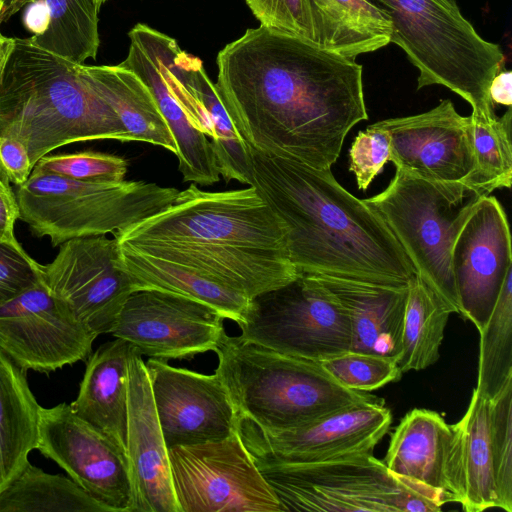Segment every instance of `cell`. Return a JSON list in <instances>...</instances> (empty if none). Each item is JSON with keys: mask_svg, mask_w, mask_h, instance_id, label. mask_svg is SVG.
I'll return each mask as SVG.
<instances>
[{"mask_svg": "<svg viewBox=\"0 0 512 512\" xmlns=\"http://www.w3.org/2000/svg\"><path fill=\"white\" fill-rule=\"evenodd\" d=\"M479 335L475 390L492 400L512 379V271L507 274L493 311Z\"/></svg>", "mask_w": 512, "mask_h": 512, "instance_id": "e575fe53", "label": "cell"}, {"mask_svg": "<svg viewBox=\"0 0 512 512\" xmlns=\"http://www.w3.org/2000/svg\"><path fill=\"white\" fill-rule=\"evenodd\" d=\"M216 63L236 133L262 153L331 169L349 131L368 119L362 66L299 37L251 28Z\"/></svg>", "mask_w": 512, "mask_h": 512, "instance_id": "6da1fadb", "label": "cell"}, {"mask_svg": "<svg viewBox=\"0 0 512 512\" xmlns=\"http://www.w3.org/2000/svg\"><path fill=\"white\" fill-rule=\"evenodd\" d=\"M249 149L250 186L283 223L297 273L409 285L416 273L393 233L331 169Z\"/></svg>", "mask_w": 512, "mask_h": 512, "instance_id": "7a4b0ae2", "label": "cell"}, {"mask_svg": "<svg viewBox=\"0 0 512 512\" xmlns=\"http://www.w3.org/2000/svg\"><path fill=\"white\" fill-rule=\"evenodd\" d=\"M490 438L499 508L512 511V379L490 400Z\"/></svg>", "mask_w": 512, "mask_h": 512, "instance_id": "d590c367", "label": "cell"}, {"mask_svg": "<svg viewBox=\"0 0 512 512\" xmlns=\"http://www.w3.org/2000/svg\"><path fill=\"white\" fill-rule=\"evenodd\" d=\"M129 51L121 66L133 71L149 88L170 127L177 145L178 168L184 182L210 186L220 180V170L210 140L190 122L170 89L144 35L142 23L128 33Z\"/></svg>", "mask_w": 512, "mask_h": 512, "instance_id": "603a6c76", "label": "cell"}, {"mask_svg": "<svg viewBox=\"0 0 512 512\" xmlns=\"http://www.w3.org/2000/svg\"><path fill=\"white\" fill-rule=\"evenodd\" d=\"M0 512H108L70 477L30 462L0 493Z\"/></svg>", "mask_w": 512, "mask_h": 512, "instance_id": "1f68e13d", "label": "cell"}, {"mask_svg": "<svg viewBox=\"0 0 512 512\" xmlns=\"http://www.w3.org/2000/svg\"><path fill=\"white\" fill-rule=\"evenodd\" d=\"M36 449L108 512H132L133 488L126 451L79 417L70 404L40 407Z\"/></svg>", "mask_w": 512, "mask_h": 512, "instance_id": "5bb4252c", "label": "cell"}, {"mask_svg": "<svg viewBox=\"0 0 512 512\" xmlns=\"http://www.w3.org/2000/svg\"><path fill=\"white\" fill-rule=\"evenodd\" d=\"M224 319L200 301L142 289L128 297L111 334L129 343L141 356L192 359L217 349L226 334Z\"/></svg>", "mask_w": 512, "mask_h": 512, "instance_id": "9a60e30c", "label": "cell"}, {"mask_svg": "<svg viewBox=\"0 0 512 512\" xmlns=\"http://www.w3.org/2000/svg\"><path fill=\"white\" fill-rule=\"evenodd\" d=\"M40 281V264L23 247L0 241V306Z\"/></svg>", "mask_w": 512, "mask_h": 512, "instance_id": "60d3db41", "label": "cell"}, {"mask_svg": "<svg viewBox=\"0 0 512 512\" xmlns=\"http://www.w3.org/2000/svg\"><path fill=\"white\" fill-rule=\"evenodd\" d=\"M483 196L464 182L429 181L396 169L382 192L363 199L393 233L416 275L458 314L451 249Z\"/></svg>", "mask_w": 512, "mask_h": 512, "instance_id": "ba28073f", "label": "cell"}, {"mask_svg": "<svg viewBox=\"0 0 512 512\" xmlns=\"http://www.w3.org/2000/svg\"><path fill=\"white\" fill-rule=\"evenodd\" d=\"M23 23L35 37L44 34L50 23L48 7L44 0L29 3L24 11Z\"/></svg>", "mask_w": 512, "mask_h": 512, "instance_id": "ee69618b", "label": "cell"}, {"mask_svg": "<svg viewBox=\"0 0 512 512\" xmlns=\"http://www.w3.org/2000/svg\"><path fill=\"white\" fill-rule=\"evenodd\" d=\"M119 245V244H118ZM123 268L131 276L135 289H157L176 293L205 303L225 319L241 322L250 298L177 264L120 246Z\"/></svg>", "mask_w": 512, "mask_h": 512, "instance_id": "f546056e", "label": "cell"}, {"mask_svg": "<svg viewBox=\"0 0 512 512\" xmlns=\"http://www.w3.org/2000/svg\"><path fill=\"white\" fill-rule=\"evenodd\" d=\"M143 32L191 124L210 140L220 175L226 181L236 180L250 186L249 146L236 133L201 60L156 29L144 24Z\"/></svg>", "mask_w": 512, "mask_h": 512, "instance_id": "d6986e66", "label": "cell"}, {"mask_svg": "<svg viewBox=\"0 0 512 512\" xmlns=\"http://www.w3.org/2000/svg\"><path fill=\"white\" fill-rule=\"evenodd\" d=\"M389 137L396 169L435 182H463L474 166L470 116L449 99L429 111L371 124Z\"/></svg>", "mask_w": 512, "mask_h": 512, "instance_id": "ffe728a7", "label": "cell"}, {"mask_svg": "<svg viewBox=\"0 0 512 512\" xmlns=\"http://www.w3.org/2000/svg\"><path fill=\"white\" fill-rule=\"evenodd\" d=\"M3 3H4V0H0V16H1L2 8H3Z\"/></svg>", "mask_w": 512, "mask_h": 512, "instance_id": "c3c4849f", "label": "cell"}, {"mask_svg": "<svg viewBox=\"0 0 512 512\" xmlns=\"http://www.w3.org/2000/svg\"><path fill=\"white\" fill-rule=\"evenodd\" d=\"M41 281L97 336L111 333L128 297L136 291L123 268L115 238L70 239L52 262L40 264Z\"/></svg>", "mask_w": 512, "mask_h": 512, "instance_id": "4fadbf2b", "label": "cell"}, {"mask_svg": "<svg viewBox=\"0 0 512 512\" xmlns=\"http://www.w3.org/2000/svg\"><path fill=\"white\" fill-rule=\"evenodd\" d=\"M153 402L167 448L227 438L238 414L222 379L150 358L146 363Z\"/></svg>", "mask_w": 512, "mask_h": 512, "instance_id": "e0dca14e", "label": "cell"}, {"mask_svg": "<svg viewBox=\"0 0 512 512\" xmlns=\"http://www.w3.org/2000/svg\"><path fill=\"white\" fill-rule=\"evenodd\" d=\"M40 407L26 371L0 348V493L21 473L36 449Z\"/></svg>", "mask_w": 512, "mask_h": 512, "instance_id": "83f0119b", "label": "cell"}, {"mask_svg": "<svg viewBox=\"0 0 512 512\" xmlns=\"http://www.w3.org/2000/svg\"><path fill=\"white\" fill-rule=\"evenodd\" d=\"M453 308L418 275L408 285L401 350L397 364L402 373L423 370L440 357L444 330Z\"/></svg>", "mask_w": 512, "mask_h": 512, "instance_id": "4dcf8cb0", "label": "cell"}, {"mask_svg": "<svg viewBox=\"0 0 512 512\" xmlns=\"http://www.w3.org/2000/svg\"><path fill=\"white\" fill-rule=\"evenodd\" d=\"M77 68L117 114L131 142L157 145L177 155L174 136L153 94L133 71L120 64H77Z\"/></svg>", "mask_w": 512, "mask_h": 512, "instance_id": "484cf974", "label": "cell"}, {"mask_svg": "<svg viewBox=\"0 0 512 512\" xmlns=\"http://www.w3.org/2000/svg\"><path fill=\"white\" fill-rule=\"evenodd\" d=\"M32 169L26 147L16 139L0 136V177L9 184L20 186Z\"/></svg>", "mask_w": 512, "mask_h": 512, "instance_id": "b9f144b4", "label": "cell"}, {"mask_svg": "<svg viewBox=\"0 0 512 512\" xmlns=\"http://www.w3.org/2000/svg\"><path fill=\"white\" fill-rule=\"evenodd\" d=\"M114 238L250 299L298 275L283 223L253 186L213 192L191 184L168 207Z\"/></svg>", "mask_w": 512, "mask_h": 512, "instance_id": "3957f363", "label": "cell"}, {"mask_svg": "<svg viewBox=\"0 0 512 512\" xmlns=\"http://www.w3.org/2000/svg\"><path fill=\"white\" fill-rule=\"evenodd\" d=\"M96 338L42 281L0 306V348L25 371L85 360Z\"/></svg>", "mask_w": 512, "mask_h": 512, "instance_id": "2e32d148", "label": "cell"}, {"mask_svg": "<svg viewBox=\"0 0 512 512\" xmlns=\"http://www.w3.org/2000/svg\"><path fill=\"white\" fill-rule=\"evenodd\" d=\"M168 454L179 512H283L237 431Z\"/></svg>", "mask_w": 512, "mask_h": 512, "instance_id": "8fae6325", "label": "cell"}, {"mask_svg": "<svg viewBox=\"0 0 512 512\" xmlns=\"http://www.w3.org/2000/svg\"><path fill=\"white\" fill-rule=\"evenodd\" d=\"M391 423V412L379 398L291 429H262L239 418L237 432L256 465L307 464L373 454Z\"/></svg>", "mask_w": 512, "mask_h": 512, "instance_id": "7c38bea8", "label": "cell"}, {"mask_svg": "<svg viewBox=\"0 0 512 512\" xmlns=\"http://www.w3.org/2000/svg\"><path fill=\"white\" fill-rule=\"evenodd\" d=\"M444 475L449 502L467 512L499 508L490 438V400L475 389L463 417L450 425Z\"/></svg>", "mask_w": 512, "mask_h": 512, "instance_id": "7402d4cb", "label": "cell"}, {"mask_svg": "<svg viewBox=\"0 0 512 512\" xmlns=\"http://www.w3.org/2000/svg\"><path fill=\"white\" fill-rule=\"evenodd\" d=\"M474 166L463 181L484 196L511 187L512 109L501 117L480 119L470 115Z\"/></svg>", "mask_w": 512, "mask_h": 512, "instance_id": "836d02e7", "label": "cell"}, {"mask_svg": "<svg viewBox=\"0 0 512 512\" xmlns=\"http://www.w3.org/2000/svg\"><path fill=\"white\" fill-rule=\"evenodd\" d=\"M15 47V38L0 33V83L10 55Z\"/></svg>", "mask_w": 512, "mask_h": 512, "instance_id": "bcb514c9", "label": "cell"}, {"mask_svg": "<svg viewBox=\"0 0 512 512\" xmlns=\"http://www.w3.org/2000/svg\"><path fill=\"white\" fill-rule=\"evenodd\" d=\"M240 337L274 351L323 361L351 350L349 316L314 276L290 282L250 299Z\"/></svg>", "mask_w": 512, "mask_h": 512, "instance_id": "30bf717a", "label": "cell"}, {"mask_svg": "<svg viewBox=\"0 0 512 512\" xmlns=\"http://www.w3.org/2000/svg\"><path fill=\"white\" fill-rule=\"evenodd\" d=\"M260 26L315 44L308 0H245Z\"/></svg>", "mask_w": 512, "mask_h": 512, "instance_id": "f35d334b", "label": "cell"}, {"mask_svg": "<svg viewBox=\"0 0 512 512\" xmlns=\"http://www.w3.org/2000/svg\"><path fill=\"white\" fill-rule=\"evenodd\" d=\"M215 372L238 418L268 430L291 429L327 414L379 398L339 384L321 362L283 354L225 334L214 351Z\"/></svg>", "mask_w": 512, "mask_h": 512, "instance_id": "5b68a950", "label": "cell"}, {"mask_svg": "<svg viewBox=\"0 0 512 512\" xmlns=\"http://www.w3.org/2000/svg\"><path fill=\"white\" fill-rule=\"evenodd\" d=\"M127 456L133 488L132 512H179L168 448L155 410L142 356L128 358Z\"/></svg>", "mask_w": 512, "mask_h": 512, "instance_id": "44dd1931", "label": "cell"}, {"mask_svg": "<svg viewBox=\"0 0 512 512\" xmlns=\"http://www.w3.org/2000/svg\"><path fill=\"white\" fill-rule=\"evenodd\" d=\"M489 97L493 104L512 105V72L499 71L489 85Z\"/></svg>", "mask_w": 512, "mask_h": 512, "instance_id": "f6af8a7d", "label": "cell"}, {"mask_svg": "<svg viewBox=\"0 0 512 512\" xmlns=\"http://www.w3.org/2000/svg\"><path fill=\"white\" fill-rule=\"evenodd\" d=\"M451 268L460 315L481 331L512 271L507 215L494 196H483L459 230L451 249Z\"/></svg>", "mask_w": 512, "mask_h": 512, "instance_id": "ac0fdd59", "label": "cell"}, {"mask_svg": "<svg viewBox=\"0 0 512 512\" xmlns=\"http://www.w3.org/2000/svg\"><path fill=\"white\" fill-rule=\"evenodd\" d=\"M19 219L53 246L80 237L113 235L168 207L178 190L144 181L90 183L32 169L17 186Z\"/></svg>", "mask_w": 512, "mask_h": 512, "instance_id": "52a82bcc", "label": "cell"}, {"mask_svg": "<svg viewBox=\"0 0 512 512\" xmlns=\"http://www.w3.org/2000/svg\"><path fill=\"white\" fill-rule=\"evenodd\" d=\"M35 0H4L3 8L0 16V24L7 21L13 14L19 11L24 5L34 2Z\"/></svg>", "mask_w": 512, "mask_h": 512, "instance_id": "7dc6e473", "label": "cell"}, {"mask_svg": "<svg viewBox=\"0 0 512 512\" xmlns=\"http://www.w3.org/2000/svg\"><path fill=\"white\" fill-rule=\"evenodd\" d=\"M367 1L388 17L390 42L418 69L417 89L442 85L469 103L472 116H496L488 90L504 53L480 36L454 0Z\"/></svg>", "mask_w": 512, "mask_h": 512, "instance_id": "8992f818", "label": "cell"}, {"mask_svg": "<svg viewBox=\"0 0 512 512\" xmlns=\"http://www.w3.org/2000/svg\"><path fill=\"white\" fill-rule=\"evenodd\" d=\"M50 23L44 34L31 36L38 46L77 64L95 59L100 45L99 8L94 0H44Z\"/></svg>", "mask_w": 512, "mask_h": 512, "instance_id": "d6a6232c", "label": "cell"}, {"mask_svg": "<svg viewBox=\"0 0 512 512\" xmlns=\"http://www.w3.org/2000/svg\"><path fill=\"white\" fill-rule=\"evenodd\" d=\"M387 162V133L372 125L360 131L349 149V170L354 173L358 188L365 191Z\"/></svg>", "mask_w": 512, "mask_h": 512, "instance_id": "ab89813d", "label": "cell"}, {"mask_svg": "<svg viewBox=\"0 0 512 512\" xmlns=\"http://www.w3.org/2000/svg\"><path fill=\"white\" fill-rule=\"evenodd\" d=\"M18 218L19 208L16 196L9 183L0 177V241L22 247L14 233Z\"/></svg>", "mask_w": 512, "mask_h": 512, "instance_id": "7bdbcfd3", "label": "cell"}, {"mask_svg": "<svg viewBox=\"0 0 512 512\" xmlns=\"http://www.w3.org/2000/svg\"><path fill=\"white\" fill-rule=\"evenodd\" d=\"M347 312L352 328V351L395 358L401 350L407 287L312 275Z\"/></svg>", "mask_w": 512, "mask_h": 512, "instance_id": "cb8c5ba5", "label": "cell"}, {"mask_svg": "<svg viewBox=\"0 0 512 512\" xmlns=\"http://www.w3.org/2000/svg\"><path fill=\"white\" fill-rule=\"evenodd\" d=\"M33 168L84 182L116 184L125 180L128 162L112 154L82 151L47 154Z\"/></svg>", "mask_w": 512, "mask_h": 512, "instance_id": "74e56055", "label": "cell"}, {"mask_svg": "<svg viewBox=\"0 0 512 512\" xmlns=\"http://www.w3.org/2000/svg\"><path fill=\"white\" fill-rule=\"evenodd\" d=\"M321 364L339 384L363 392L396 382L403 374L395 358L352 350L323 360Z\"/></svg>", "mask_w": 512, "mask_h": 512, "instance_id": "8d00e7d4", "label": "cell"}, {"mask_svg": "<svg viewBox=\"0 0 512 512\" xmlns=\"http://www.w3.org/2000/svg\"><path fill=\"white\" fill-rule=\"evenodd\" d=\"M130 352V344L120 338L101 345L89 356L78 395L70 404L126 453Z\"/></svg>", "mask_w": 512, "mask_h": 512, "instance_id": "d4e9b609", "label": "cell"}, {"mask_svg": "<svg viewBox=\"0 0 512 512\" xmlns=\"http://www.w3.org/2000/svg\"><path fill=\"white\" fill-rule=\"evenodd\" d=\"M257 466L283 512H434L447 503L441 493L394 474L373 454Z\"/></svg>", "mask_w": 512, "mask_h": 512, "instance_id": "9c48e42d", "label": "cell"}, {"mask_svg": "<svg viewBox=\"0 0 512 512\" xmlns=\"http://www.w3.org/2000/svg\"><path fill=\"white\" fill-rule=\"evenodd\" d=\"M0 136L20 141L33 167L76 142H131L114 110L80 75L77 63L15 38L0 83Z\"/></svg>", "mask_w": 512, "mask_h": 512, "instance_id": "277c9868", "label": "cell"}, {"mask_svg": "<svg viewBox=\"0 0 512 512\" xmlns=\"http://www.w3.org/2000/svg\"><path fill=\"white\" fill-rule=\"evenodd\" d=\"M451 428L432 410L415 408L395 428L384 464L396 475L421 483L449 502L444 475Z\"/></svg>", "mask_w": 512, "mask_h": 512, "instance_id": "4316f807", "label": "cell"}, {"mask_svg": "<svg viewBox=\"0 0 512 512\" xmlns=\"http://www.w3.org/2000/svg\"><path fill=\"white\" fill-rule=\"evenodd\" d=\"M315 44L354 58L390 43L392 24L367 0H308Z\"/></svg>", "mask_w": 512, "mask_h": 512, "instance_id": "f1b7e54d", "label": "cell"}]
</instances>
